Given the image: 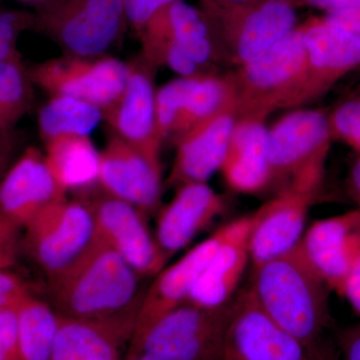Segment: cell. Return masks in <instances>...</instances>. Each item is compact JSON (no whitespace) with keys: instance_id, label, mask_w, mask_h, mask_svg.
<instances>
[{"instance_id":"cell-1","label":"cell","mask_w":360,"mask_h":360,"mask_svg":"<svg viewBox=\"0 0 360 360\" xmlns=\"http://www.w3.org/2000/svg\"><path fill=\"white\" fill-rule=\"evenodd\" d=\"M258 307L279 328L307 347L321 341L330 321V290L300 248L253 269L248 288Z\"/></svg>"},{"instance_id":"cell-2","label":"cell","mask_w":360,"mask_h":360,"mask_svg":"<svg viewBox=\"0 0 360 360\" xmlns=\"http://www.w3.org/2000/svg\"><path fill=\"white\" fill-rule=\"evenodd\" d=\"M141 278L117 251L96 236L72 264L47 277L49 304L59 316H112L141 300Z\"/></svg>"},{"instance_id":"cell-3","label":"cell","mask_w":360,"mask_h":360,"mask_svg":"<svg viewBox=\"0 0 360 360\" xmlns=\"http://www.w3.org/2000/svg\"><path fill=\"white\" fill-rule=\"evenodd\" d=\"M304 66L305 47L298 25L255 60L225 73L236 120L264 122L274 111L286 110Z\"/></svg>"},{"instance_id":"cell-4","label":"cell","mask_w":360,"mask_h":360,"mask_svg":"<svg viewBox=\"0 0 360 360\" xmlns=\"http://www.w3.org/2000/svg\"><path fill=\"white\" fill-rule=\"evenodd\" d=\"M236 307L238 296L217 307L184 302L129 345L127 354L141 352L155 360H222Z\"/></svg>"},{"instance_id":"cell-5","label":"cell","mask_w":360,"mask_h":360,"mask_svg":"<svg viewBox=\"0 0 360 360\" xmlns=\"http://www.w3.org/2000/svg\"><path fill=\"white\" fill-rule=\"evenodd\" d=\"M32 13V30L65 56H108L127 27L123 0H59Z\"/></svg>"},{"instance_id":"cell-6","label":"cell","mask_w":360,"mask_h":360,"mask_svg":"<svg viewBox=\"0 0 360 360\" xmlns=\"http://www.w3.org/2000/svg\"><path fill=\"white\" fill-rule=\"evenodd\" d=\"M212 20L224 65L238 68L262 56L298 25L293 0H248L201 7Z\"/></svg>"},{"instance_id":"cell-7","label":"cell","mask_w":360,"mask_h":360,"mask_svg":"<svg viewBox=\"0 0 360 360\" xmlns=\"http://www.w3.org/2000/svg\"><path fill=\"white\" fill-rule=\"evenodd\" d=\"M324 174L326 169L322 168L303 172L250 214L248 248L253 269L298 245L304 233L307 213L323 184Z\"/></svg>"},{"instance_id":"cell-8","label":"cell","mask_w":360,"mask_h":360,"mask_svg":"<svg viewBox=\"0 0 360 360\" xmlns=\"http://www.w3.org/2000/svg\"><path fill=\"white\" fill-rule=\"evenodd\" d=\"M22 231L21 248L47 277L72 264L96 238L94 214L82 198L45 206Z\"/></svg>"},{"instance_id":"cell-9","label":"cell","mask_w":360,"mask_h":360,"mask_svg":"<svg viewBox=\"0 0 360 360\" xmlns=\"http://www.w3.org/2000/svg\"><path fill=\"white\" fill-rule=\"evenodd\" d=\"M302 28L305 66L286 110L302 108L326 96L348 73L360 68V35L311 16Z\"/></svg>"},{"instance_id":"cell-10","label":"cell","mask_w":360,"mask_h":360,"mask_svg":"<svg viewBox=\"0 0 360 360\" xmlns=\"http://www.w3.org/2000/svg\"><path fill=\"white\" fill-rule=\"evenodd\" d=\"M333 141L328 111L296 108L283 116L269 129V189L277 193L305 170L326 167Z\"/></svg>"},{"instance_id":"cell-11","label":"cell","mask_w":360,"mask_h":360,"mask_svg":"<svg viewBox=\"0 0 360 360\" xmlns=\"http://www.w3.org/2000/svg\"><path fill=\"white\" fill-rule=\"evenodd\" d=\"M32 84L51 96H70L104 110L122 94L129 65L108 56L96 58L63 56L28 68Z\"/></svg>"},{"instance_id":"cell-12","label":"cell","mask_w":360,"mask_h":360,"mask_svg":"<svg viewBox=\"0 0 360 360\" xmlns=\"http://www.w3.org/2000/svg\"><path fill=\"white\" fill-rule=\"evenodd\" d=\"M82 200L94 214L96 236L117 251L139 276H155L167 266L168 258L149 231L146 213L101 188L98 193H84Z\"/></svg>"},{"instance_id":"cell-13","label":"cell","mask_w":360,"mask_h":360,"mask_svg":"<svg viewBox=\"0 0 360 360\" xmlns=\"http://www.w3.org/2000/svg\"><path fill=\"white\" fill-rule=\"evenodd\" d=\"M129 65L122 94L103 110V120L113 134L136 148L158 167L161 165V141L156 125L155 77L158 68L141 53Z\"/></svg>"},{"instance_id":"cell-14","label":"cell","mask_w":360,"mask_h":360,"mask_svg":"<svg viewBox=\"0 0 360 360\" xmlns=\"http://www.w3.org/2000/svg\"><path fill=\"white\" fill-rule=\"evenodd\" d=\"M162 167L113 134L101 153L98 186L106 193L148 214L158 212L162 195Z\"/></svg>"},{"instance_id":"cell-15","label":"cell","mask_w":360,"mask_h":360,"mask_svg":"<svg viewBox=\"0 0 360 360\" xmlns=\"http://www.w3.org/2000/svg\"><path fill=\"white\" fill-rule=\"evenodd\" d=\"M309 349L270 321L248 288L238 295L222 360H307Z\"/></svg>"},{"instance_id":"cell-16","label":"cell","mask_w":360,"mask_h":360,"mask_svg":"<svg viewBox=\"0 0 360 360\" xmlns=\"http://www.w3.org/2000/svg\"><path fill=\"white\" fill-rule=\"evenodd\" d=\"M221 238L222 226L155 276V281L142 295L136 328L129 345L141 340L163 316L187 302L201 274L217 252Z\"/></svg>"},{"instance_id":"cell-17","label":"cell","mask_w":360,"mask_h":360,"mask_svg":"<svg viewBox=\"0 0 360 360\" xmlns=\"http://www.w3.org/2000/svg\"><path fill=\"white\" fill-rule=\"evenodd\" d=\"M141 300L112 316L71 319L58 315L51 360H120L122 348L130 345L134 336Z\"/></svg>"},{"instance_id":"cell-18","label":"cell","mask_w":360,"mask_h":360,"mask_svg":"<svg viewBox=\"0 0 360 360\" xmlns=\"http://www.w3.org/2000/svg\"><path fill=\"white\" fill-rule=\"evenodd\" d=\"M52 175L45 156L26 148L0 180V213L22 231L45 206L68 198Z\"/></svg>"},{"instance_id":"cell-19","label":"cell","mask_w":360,"mask_h":360,"mask_svg":"<svg viewBox=\"0 0 360 360\" xmlns=\"http://www.w3.org/2000/svg\"><path fill=\"white\" fill-rule=\"evenodd\" d=\"M139 37L165 40L187 54L207 73L224 65L221 49L212 20L200 6L176 0L156 13Z\"/></svg>"},{"instance_id":"cell-20","label":"cell","mask_w":360,"mask_h":360,"mask_svg":"<svg viewBox=\"0 0 360 360\" xmlns=\"http://www.w3.org/2000/svg\"><path fill=\"white\" fill-rule=\"evenodd\" d=\"M360 243V208L316 220L300 246L329 290L340 295Z\"/></svg>"},{"instance_id":"cell-21","label":"cell","mask_w":360,"mask_h":360,"mask_svg":"<svg viewBox=\"0 0 360 360\" xmlns=\"http://www.w3.org/2000/svg\"><path fill=\"white\" fill-rule=\"evenodd\" d=\"M236 122L233 110H224L175 139L176 153L165 186L207 184L221 167Z\"/></svg>"},{"instance_id":"cell-22","label":"cell","mask_w":360,"mask_h":360,"mask_svg":"<svg viewBox=\"0 0 360 360\" xmlns=\"http://www.w3.org/2000/svg\"><path fill=\"white\" fill-rule=\"evenodd\" d=\"M225 210L224 198L207 184L179 187L174 198L158 212L155 236L160 250L169 259L186 248Z\"/></svg>"},{"instance_id":"cell-23","label":"cell","mask_w":360,"mask_h":360,"mask_svg":"<svg viewBox=\"0 0 360 360\" xmlns=\"http://www.w3.org/2000/svg\"><path fill=\"white\" fill-rule=\"evenodd\" d=\"M250 214L222 226L219 248L186 302L203 307H217L231 302L250 260Z\"/></svg>"},{"instance_id":"cell-24","label":"cell","mask_w":360,"mask_h":360,"mask_svg":"<svg viewBox=\"0 0 360 360\" xmlns=\"http://www.w3.org/2000/svg\"><path fill=\"white\" fill-rule=\"evenodd\" d=\"M219 172L236 193L257 194L269 189V129L264 122L236 120Z\"/></svg>"},{"instance_id":"cell-25","label":"cell","mask_w":360,"mask_h":360,"mask_svg":"<svg viewBox=\"0 0 360 360\" xmlns=\"http://www.w3.org/2000/svg\"><path fill=\"white\" fill-rule=\"evenodd\" d=\"M45 160L63 191H86L98 184L101 153L90 136L63 135L44 141Z\"/></svg>"},{"instance_id":"cell-26","label":"cell","mask_w":360,"mask_h":360,"mask_svg":"<svg viewBox=\"0 0 360 360\" xmlns=\"http://www.w3.org/2000/svg\"><path fill=\"white\" fill-rule=\"evenodd\" d=\"M21 360H51L58 315L49 303L32 295L16 309Z\"/></svg>"},{"instance_id":"cell-27","label":"cell","mask_w":360,"mask_h":360,"mask_svg":"<svg viewBox=\"0 0 360 360\" xmlns=\"http://www.w3.org/2000/svg\"><path fill=\"white\" fill-rule=\"evenodd\" d=\"M103 120V110L94 104L70 96H51L39 112L42 141L63 135L90 136Z\"/></svg>"},{"instance_id":"cell-28","label":"cell","mask_w":360,"mask_h":360,"mask_svg":"<svg viewBox=\"0 0 360 360\" xmlns=\"http://www.w3.org/2000/svg\"><path fill=\"white\" fill-rule=\"evenodd\" d=\"M233 110V96L226 77L207 73L196 77L175 124L174 141L224 110Z\"/></svg>"},{"instance_id":"cell-29","label":"cell","mask_w":360,"mask_h":360,"mask_svg":"<svg viewBox=\"0 0 360 360\" xmlns=\"http://www.w3.org/2000/svg\"><path fill=\"white\" fill-rule=\"evenodd\" d=\"M33 86L21 58L0 61V129L14 132L33 104Z\"/></svg>"},{"instance_id":"cell-30","label":"cell","mask_w":360,"mask_h":360,"mask_svg":"<svg viewBox=\"0 0 360 360\" xmlns=\"http://www.w3.org/2000/svg\"><path fill=\"white\" fill-rule=\"evenodd\" d=\"M200 77V75H198ZM196 77H177L156 89L155 115L161 141L172 136L175 124Z\"/></svg>"},{"instance_id":"cell-31","label":"cell","mask_w":360,"mask_h":360,"mask_svg":"<svg viewBox=\"0 0 360 360\" xmlns=\"http://www.w3.org/2000/svg\"><path fill=\"white\" fill-rule=\"evenodd\" d=\"M328 123L333 141L347 144L360 155V89L329 111Z\"/></svg>"},{"instance_id":"cell-32","label":"cell","mask_w":360,"mask_h":360,"mask_svg":"<svg viewBox=\"0 0 360 360\" xmlns=\"http://www.w3.org/2000/svg\"><path fill=\"white\" fill-rule=\"evenodd\" d=\"M33 13L0 6V61L21 58L18 39L26 30H32Z\"/></svg>"},{"instance_id":"cell-33","label":"cell","mask_w":360,"mask_h":360,"mask_svg":"<svg viewBox=\"0 0 360 360\" xmlns=\"http://www.w3.org/2000/svg\"><path fill=\"white\" fill-rule=\"evenodd\" d=\"M21 229L0 213V270L13 271L21 250Z\"/></svg>"},{"instance_id":"cell-34","label":"cell","mask_w":360,"mask_h":360,"mask_svg":"<svg viewBox=\"0 0 360 360\" xmlns=\"http://www.w3.org/2000/svg\"><path fill=\"white\" fill-rule=\"evenodd\" d=\"M174 1L176 0H123L127 26L139 34L156 13Z\"/></svg>"},{"instance_id":"cell-35","label":"cell","mask_w":360,"mask_h":360,"mask_svg":"<svg viewBox=\"0 0 360 360\" xmlns=\"http://www.w3.org/2000/svg\"><path fill=\"white\" fill-rule=\"evenodd\" d=\"M16 309H0V360H21Z\"/></svg>"},{"instance_id":"cell-36","label":"cell","mask_w":360,"mask_h":360,"mask_svg":"<svg viewBox=\"0 0 360 360\" xmlns=\"http://www.w3.org/2000/svg\"><path fill=\"white\" fill-rule=\"evenodd\" d=\"M32 295L25 281L11 270H0V309L18 307Z\"/></svg>"},{"instance_id":"cell-37","label":"cell","mask_w":360,"mask_h":360,"mask_svg":"<svg viewBox=\"0 0 360 360\" xmlns=\"http://www.w3.org/2000/svg\"><path fill=\"white\" fill-rule=\"evenodd\" d=\"M349 303L360 321V243L340 293Z\"/></svg>"},{"instance_id":"cell-38","label":"cell","mask_w":360,"mask_h":360,"mask_svg":"<svg viewBox=\"0 0 360 360\" xmlns=\"http://www.w3.org/2000/svg\"><path fill=\"white\" fill-rule=\"evenodd\" d=\"M338 343L343 360H360V321L352 328L341 331Z\"/></svg>"},{"instance_id":"cell-39","label":"cell","mask_w":360,"mask_h":360,"mask_svg":"<svg viewBox=\"0 0 360 360\" xmlns=\"http://www.w3.org/2000/svg\"><path fill=\"white\" fill-rule=\"evenodd\" d=\"M322 18L331 25L340 26L360 35V7L324 13Z\"/></svg>"},{"instance_id":"cell-40","label":"cell","mask_w":360,"mask_h":360,"mask_svg":"<svg viewBox=\"0 0 360 360\" xmlns=\"http://www.w3.org/2000/svg\"><path fill=\"white\" fill-rule=\"evenodd\" d=\"M297 8L310 7L324 13L343 9L359 8L360 0H293Z\"/></svg>"},{"instance_id":"cell-41","label":"cell","mask_w":360,"mask_h":360,"mask_svg":"<svg viewBox=\"0 0 360 360\" xmlns=\"http://www.w3.org/2000/svg\"><path fill=\"white\" fill-rule=\"evenodd\" d=\"M15 146L13 132L0 129V180L13 165L11 160L15 151Z\"/></svg>"},{"instance_id":"cell-42","label":"cell","mask_w":360,"mask_h":360,"mask_svg":"<svg viewBox=\"0 0 360 360\" xmlns=\"http://www.w3.org/2000/svg\"><path fill=\"white\" fill-rule=\"evenodd\" d=\"M348 193L360 208V155L352 163L347 179Z\"/></svg>"},{"instance_id":"cell-43","label":"cell","mask_w":360,"mask_h":360,"mask_svg":"<svg viewBox=\"0 0 360 360\" xmlns=\"http://www.w3.org/2000/svg\"><path fill=\"white\" fill-rule=\"evenodd\" d=\"M307 360H338V359L333 347L322 341H319L316 345L310 347Z\"/></svg>"},{"instance_id":"cell-44","label":"cell","mask_w":360,"mask_h":360,"mask_svg":"<svg viewBox=\"0 0 360 360\" xmlns=\"http://www.w3.org/2000/svg\"><path fill=\"white\" fill-rule=\"evenodd\" d=\"M245 1H248V0H200V6H233V4H241V2Z\"/></svg>"},{"instance_id":"cell-45","label":"cell","mask_w":360,"mask_h":360,"mask_svg":"<svg viewBox=\"0 0 360 360\" xmlns=\"http://www.w3.org/2000/svg\"><path fill=\"white\" fill-rule=\"evenodd\" d=\"M21 4H25L26 6H32L33 8L37 9L39 7L49 6V4H53V2L59 1V0H18Z\"/></svg>"},{"instance_id":"cell-46","label":"cell","mask_w":360,"mask_h":360,"mask_svg":"<svg viewBox=\"0 0 360 360\" xmlns=\"http://www.w3.org/2000/svg\"><path fill=\"white\" fill-rule=\"evenodd\" d=\"M125 360H155V359H153V357L148 356V355L141 354V352H139V354H127V357H125Z\"/></svg>"},{"instance_id":"cell-47","label":"cell","mask_w":360,"mask_h":360,"mask_svg":"<svg viewBox=\"0 0 360 360\" xmlns=\"http://www.w3.org/2000/svg\"><path fill=\"white\" fill-rule=\"evenodd\" d=\"M359 70H360V68H359Z\"/></svg>"}]
</instances>
